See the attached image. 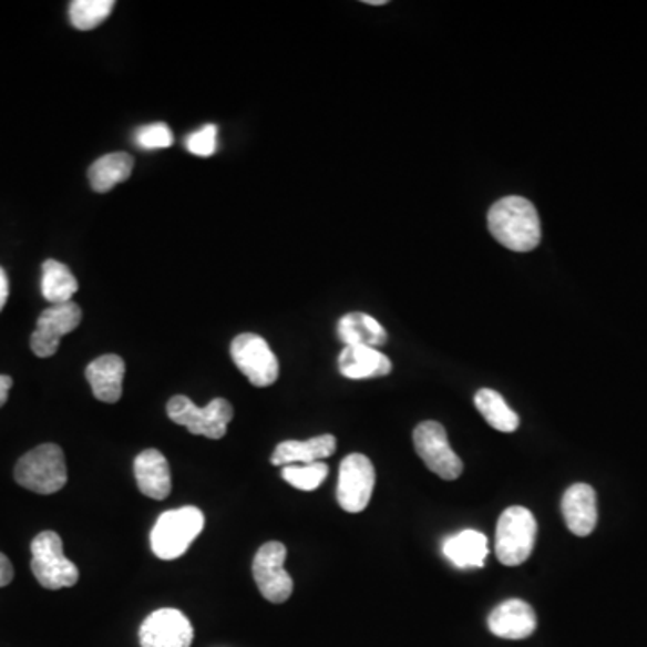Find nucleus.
I'll list each match as a JSON object with an SVG mask.
<instances>
[{
  "instance_id": "nucleus-21",
  "label": "nucleus",
  "mask_w": 647,
  "mask_h": 647,
  "mask_svg": "<svg viewBox=\"0 0 647 647\" xmlns=\"http://www.w3.org/2000/svg\"><path fill=\"white\" fill-rule=\"evenodd\" d=\"M134 172V157L124 152L109 153L97 158L89 170V181L95 193H109L117 184L129 181Z\"/></svg>"
},
{
  "instance_id": "nucleus-3",
  "label": "nucleus",
  "mask_w": 647,
  "mask_h": 647,
  "mask_svg": "<svg viewBox=\"0 0 647 647\" xmlns=\"http://www.w3.org/2000/svg\"><path fill=\"white\" fill-rule=\"evenodd\" d=\"M14 481L39 495H53L68 484V464L58 444H40L20 458L14 466Z\"/></svg>"
},
{
  "instance_id": "nucleus-25",
  "label": "nucleus",
  "mask_w": 647,
  "mask_h": 647,
  "mask_svg": "<svg viewBox=\"0 0 647 647\" xmlns=\"http://www.w3.org/2000/svg\"><path fill=\"white\" fill-rule=\"evenodd\" d=\"M329 468L324 462H311V464H291L283 468V479L296 490L315 491L319 490L322 482L328 476Z\"/></svg>"
},
{
  "instance_id": "nucleus-27",
  "label": "nucleus",
  "mask_w": 647,
  "mask_h": 647,
  "mask_svg": "<svg viewBox=\"0 0 647 647\" xmlns=\"http://www.w3.org/2000/svg\"><path fill=\"white\" fill-rule=\"evenodd\" d=\"M187 150L198 157H210L218 148V129L216 124H205L204 129L191 134L186 141Z\"/></svg>"
},
{
  "instance_id": "nucleus-18",
  "label": "nucleus",
  "mask_w": 647,
  "mask_h": 647,
  "mask_svg": "<svg viewBox=\"0 0 647 647\" xmlns=\"http://www.w3.org/2000/svg\"><path fill=\"white\" fill-rule=\"evenodd\" d=\"M337 450V439L329 433L317 435L308 441H283L271 453L274 466H291V464H311L333 455Z\"/></svg>"
},
{
  "instance_id": "nucleus-15",
  "label": "nucleus",
  "mask_w": 647,
  "mask_h": 647,
  "mask_svg": "<svg viewBox=\"0 0 647 647\" xmlns=\"http://www.w3.org/2000/svg\"><path fill=\"white\" fill-rule=\"evenodd\" d=\"M134 475L143 495L164 500L172 493V470L158 450H144L134 461Z\"/></svg>"
},
{
  "instance_id": "nucleus-4",
  "label": "nucleus",
  "mask_w": 647,
  "mask_h": 647,
  "mask_svg": "<svg viewBox=\"0 0 647 647\" xmlns=\"http://www.w3.org/2000/svg\"><path fill=\"white\" fill-rule=\"evenodd\" d=\"M538 524L531 511L513 505L500 514L496 524L495 553L505 566H518L527 562L536 543Z\"/></svg>"
},
{
  "instance_id": "nucleus-5",
  "label": "nucleus",
  "mask_w": 647,
  "mask_h": 647,
  "mask_svg": "<svg viewBox=\"0 0 647 647\" xmlns=\"http://www.w3.org/2000/svg\"><path fill=\"white\" fill-rule=\"evenodd\" d=\"M31 571L40 585L48 590H62L76 585L80 579L78 566L63 554L60 534L43 531L31 542Z\"/></svg>"
},
{
  "instance_id": "nucleus-16",
  "label": "nucleus",
  "mask_w": 647,
  "mask_h": 647,
  "mask_svg": "<svg viewBox=\"0 0 647 647\" xmlns=\"http://www.w3.org/2000/svg\"><path fill=\"white\" fill-rule=\"evenodd\" d=\"M124 360L117 355H103L86 367L85 377L91 383L95 400L117 403L123 396Z\"/></svg>"
},
{
  "instance_id": "nucleus-19",
  "label": "nucleus",
  "mask_w": 647,
  "mask_h": 647,
  "mask_svg": "<svg viewBox=\"0 0 647 647\" xmlns=\"http://www.w3.org/2000/svg\"><path fill=\"white\" fill-rule=\"evenodd\" d=\"M338 338L346 346L380 348L387 342V331L377 319L362 311H352L338 320Z\"/></svg>"
},
{
  "instance_id": "nucleus-11",
  "label": "nucleus",
  "mask_w": 647,
  "mask_h": 647,
  "mask_svg": "<svg viewBox=\"0 0 647 647\" xmlns=\"http://www.w3.org/2000/svg\"><path fill=\"white\" fill-rule=\"evenodd\" d=\"M80 306L76 302H65V305H53L48 310H43L37 320V329L31 335V349L39 358H49L57 355L60 348V340L65 335L72 333L80 326Z\"/></svg>"
},
{
  "instance_id": "nucleus-9",
  "label": "nucleus",
  "mask_w": 647,
  "mask_h": 647,
  "mask_svg": "<svg viewBox=\"0 0 647 647\" xmlns=\"http://www.w3.org/2000/svg\"><path fill=\"white\" fill-rule=\"evenodd\" d=\"M286 554L281 542H268L254 557V581L263 597L274 605L286 603L294 592V579L285 571Z\"/></svg>"
},
{
  "instance_id": "nucleus-10",
  "label": "nucleus",
  "mask_w": 647,
  "mask_h": 647,
  "mask_svg": "<svg viewBox=\"0 0 647 647\" xmlns=\"http://www.w3.org/2000/svg\"><path fill=\"white\" fill-rule=\"evenodd\" d=\"M377 484L372 462L362 453H351L343 459L338 473L337 500L346 513H362L371 502Z\"/></svg>"
},
{
  "instance_id": "nucleus-26",
  "label": "nucleus",
  "mask_w": 647,
  "mask_h": 647,
  "mask_svg": "<svg viewBox=\"0 0 647 647\" xmlns=\"http://www.w3.org/2000/svg\"><path fill=\"white\" fill-rule=\"evenodd\" d=\"M135 143L138 148L162 150L170 148L173 144V132L166 123H153L141 126L135 132Z\"/></svg>"
},
{
  "instance_id": "nucleus-8",
  "label": "nucleus",
  "mask_w": 647,
  "mask_h": 647,
  "mask_svg": "<svg viewBox=\"0 0 647 647\" xmlns=\"http://www.w3.org/2000/svg\"><path fill=\"white\" fill-rule=\"evenodd\" d=\"M230 357L254 387H270L279 378V362L265 338L243 333L230 343Z\"/></svg>"
},
{
  "instance_id": "nucleus-23",
  "label": "nucleus",
  "mask_w": 647,
  "mask_h": 647,
  "mask_svg": "<svg viewBox=\"0 0 647 647\" xmlns=\"http://www.w3.org/2000/svg\"><path fill=\"white\" fill-rule=\"evenodd\" d=\"M475 407L490 427L499 432L511 433L518 430L520 418L504 398L493 389H481L475 394Z\"/></svg>"
},
{
  "instance_id": "nucleus-30",
  "label": "nucleus",
  "mask_w": 647,
  "mask_h": 647,
  "mask_svg": "<svg viewBox=\"0 0 647 647\" xmlns=\"http://www.w3.org/2000/svg\"><path fill=\"white\" fill-rule=\"evenodd\" d=\"M11 387H13V380H11V377L0 374V407H4L6 401H8V394H10Z\"/></svg>"
},
{
  "instance_id": "nucleus-2",
  "label": "nucleus",
  "mask_w": 647,
  "mask_h": 647,
  "mask_svg": "<svg viewBox=\"0 0 647 647\" xmlns=\"http://www.w3.org/2000/svg\"><path fill=\"white\" fill-rule=\"evenodd\" d=\"M204 525V513L193 505L162 513L150 536L153 554L164 562L184 556L191 543L201 536Z\"/></svg>"
},
{
  "instance_id": "nucleus-29",
  "label": "nucleus",
  "mask_w": 647,
  "mask_h": 647,
  "mask_svg": "<svg viewBox=\"0 0 647 647\" xmlns=\"http://www.w3.org/2000/svg\"><path fill=\"white\" fill-rule=\"evenodd\" d=\"M8 297H10V281H8L4 268L0 267V311L8 302Z\"/></svg>"
},
{
  "instance_id": "nucleus-6",
  "label": "nucleus",
  "mask_w": 647,
  "mask_h": 647,
  "mask_svg": "<svg viewBox=\"0 0 647 647\" xmlns=\"http://www.w3.org/2000/svg\"><path fill=\"white\" fill-rule=\"evenodd\" d=\"M167 415L181 427H186L195 435L222 439L234 418L233 404L224 398H216L205 407H196L186 396H175L167 401Z\"/></svg>"
},
{
  "instance_id": "nucleus-20",
  "label": "nucleus",
  "mask_w": 647,
  "mask_h": 647,
  "mask_svg": "<svg viewBox=\"0 0 647 647\" xmlns=\"http://www.w3.org/2000/svg\"><path fill=\"white\" fill-rule=\"evenodd\" d=\"M444 556L458 568H481L487 557V538L479 531H462L444 542Z\"/></svg>"
},
{
  "instance_id": "nucleus-24",
  "label": "nucleus",
  "mask_w": 647,
  "mask_h": 647,
  "mask_svg": "<svg viewBox=\"0 0 647 647\" xmlns=\"http://www.w3.org/2000/svg\"><path fill=\"white\" fill-rule=\"evenodd\" d=\"M114 6L112 0H74L69 6L71 24L80 31H91L109 19Z\"/></svg>"
},
{
  "instance_id": "nucleus-7",
  "label": "nucleus",
  "mask_w": 647,
  "mask_h": 647,
  "mask_svg": "<svg viewBox=\"0 0 647 647\" xmlns=\"http://www.w3.org/2000/svg\"><path fill=\"white\" fill-rule=\"evenodd\" d=\"M414 448L430 472L443 481H455L462 475L464 464L458 453L453 452L446 430L438 421H424L415 427Z\"/></svg>"
},
{
  "instance_id": "nucleus-17",
  "label": "nucleus",
  "mask_w": 647,
  "mask_h": 647,
  "mask_svg": "<svg viewBox=\"0 0 647 647\" xmlns=\"http://www.w3.org/2000/svg\"><path fill=\"white\" fill-rule=\"evenodd\" d=\"M338 367L349 380L387 377L392 371V362L383 352L366 346H346L338 357Z\"/></svg>"
},
{
  "instance_id": "nucleus-31",
  "label": "nucleus",
  "mask_w": 647,
  "mask_h": 647,
  "mask_svg": "<svg viewBox=\"0 0 647 647\" xmlns=\"http://www.w3.org/2000/svg\"><path fill=\"white\" fill-rule=\"evenodd\" d=\"M367 4L383 6V4H387V2H386V0H367Z\"/></svg>"
},
{
  "instance_id": "nucleus-1",
  "label": "nucleus",
  "mask_w": 647,
  "mask_h": 647,
  "mask_svg": "<svg viewBox=\"0 0 647 647\" xmlns=\"http://www.w3.org/2000/svg\"><path fill=\"white\" fill-rule=\"evenodd\" d=\"M487 227L493 238L513 253H531L542 242L538 210L524 196H505L491 205Z\"/></svg>"
},
{
  "instance_id": "nucleus-28",
  "label": "nucleus",
  "mask_w": 647,
  "mask_h": 647,
  "mask_svg": "<svg viewBox=\"0 0 647 647\" xmlns=\"http://www.w3.org/2000/svg\"><path fill=\"white\" fill-rule=\"evenodd\" d=\"M13 577L14 571L13 565H11L10 557L0 553V588H2V586L10 585L11 581H13Z\"/></svg>"
},
{
  "instance_id": "nucleus-14",
  "label": "nucleus",
  "mask_w": 647,
  "mask_h": 647,
  "mask_svg": "<svg viewBox=\"0 0 647 647\" xmlns=\"http://www.w3.org/2000/svg\"><path fill=\"white\" fill-rule=\"evenodd\" d=\"M566 527L581 538L594 533L597 525V495L592 485L574 484L565 491L562 502Z\"/></svg>"
},
{
  "instance_id": "nucleus-12",
  "label": "nucleus",
  "mask_w": 647,
  "mask_h": 647,
  "mask_svg": "<svg viewBox=\"0 0 647 647\" xmlns=\"http://www.w3.org/2000/svg\"><path fill=\"white\" fill-rule=\"evenodd\" d=\"M193 637L195 631L189 619L173 608L153 612L138 629L141 647H191Z\"/></svg>"
},
{
  "instance_id": "nucleus-13",
  "label": "nucleus",
  "mask_w": 647,
  "mask_h": 647,
  "mask_svg": "<svg viewBox=\"0 0 647 647\" xmlns=\"http://www.w3.org/2000/svg\"><path fill=\"white\" fill-rule=\"evenodd\" d=\"M487 626L496 637L524 640L536 631V614L525 600L510 599L491 612Z\"/></svg>"
},
{
  "instance_id": "nucleus-22",
  "label": "nucleus",
  "mask_w": 647,
  "mask_h": 647,
  "mask_svg": "<svg viewBox=\"0 0 647 647\" xmlns=\"http://www.w3.org/2000/svg\"><path fill=\"white\" fill-rule=\"evenodd\" d=\"M78 291V281L74 274L57 259H48L42 265V296L51 305L71 302Z\"/></svg>"
}]
</instances>
